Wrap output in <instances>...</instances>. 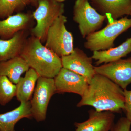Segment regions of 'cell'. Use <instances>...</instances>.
Masks as SVG:
<instances>
[{"label":"cell","mask_w":131,"mask_h":131,"mask_svg":"<svg viewBox=\"0 0 131 131\" xmlns=\"http://www.w3.org/2000/svg\"><path fill=\"white\" fill-rule=\"evenodd\" d=\"M56 1H57L58 2H63L64 1H65V0H56Z\"/></svg>","instance_id":"obj_24"},{"label":"cell","mask_w":131,"mask_h":131,"mask_svg":"<svg viewBox=\"0 0 131 131\" xmlns=\"http://www.w3.org/2000/svg\"><path fill=\"white\" fill-rule=\"evenodd\" d=\"M130 15H131V12Z\"/></svg>","instance_id":"obj_25"},{"label":"cell","mask_w":131,"mask_h":131,"mask_svg":"<svg viewBox=\"0 0 131 131\" xmlns=\"http://www.w3.org/2000/svg\"><path fill=\"white\" fill-rule=\"evenodd\" d=\"M20 56L39 77L54 78L63 68L61 57L32 35L27 38Z\"/></svg>","instance_id":"obj_2"},{"label":"cell","mask_w":131,"mask_h":131,"mask_svg":"<svg viewBox=\"0 0 131 131\" xmlns=\"http://www.w3.org/2000/svg\"><path fill=\"white\" fill-rule=\"evenodd\" d=\"M34 19L30 13H19L0 20V38L9 39L20 31L30 30Z\"/></svg>","instance_id":"obj_12"},{"label":"cell","mask_w":131,"mask_h":131,"mask_svg":"<svg viewBox=\"0 0 131 131\" xmlns=\"http://www.w3.org/2000/svg\"><path fill=\"white\" fill-rule=\"evenodd\" d=\"M131 52V37L118 47L106 50L93 52L91 58L97 66L108 63L121 59Z\"/></svg>","instance_id":"obj_16"},{"label":"cell","mask_w":131,"mask_h":131,"mask_svg":"<svg viewBox=\"0 0 131 131\" xmlns=\"http://www.w3.org/2000/svg\"><path fill=\"white\" fill-rule=\"evenodd\" d=\"M30 3H32L34 5H38V0H29Z\"/></svg>","instance_id":"obj_23"},{"label":"cell","mask_w":131,"mask_h":131,"mask_svg":"<svg viewBox=\"0 0 131 131\" xmlns=\"http://www.w3.org/2000/svg\"><path fill=\"white\" fill-rule=\"evenodd\" d=\"M131 27V19L127 17L114 20L105 27L87 36L84 47L91 51L106 50L114 46L115 40Z\"/></svg>","instance_id":"obj_3"},{"label":"cell","mask_w":131,"mask_h":131,"mask_svg":"<svg viewBox=\"0 0 131 131\" xmlns=\"http://www.w3.org/2000/svg\"><path fill=\"white\" fill-rule=\"evenodd\" d=\"M91 6L99 13L114 20L125 15H130L131 0H89Z\"/></svg>","instance_id":"obj_13"},{"label":"cell","mask_w":131,"mask_h":131,"mask_svg":"<svg viewBox=\"0 0 131 131\" xmlns=\"http://www.w3.org/2000/svg\"><path fill=\"white\" fill-rule=\"evenodd\" d=\"M16 84L6 76L0 75V105L5 106L16 96Z\"/></svg>","instance_id":"obj_20"},{"label":"cell","mask_w":131,"mask_h":131,"mask_svg":"<svg viewBox=\"0 0 131 131\" xmlns=\"http://www.w3.org/2000/svg\"><path fill=\"white\" fill-rule=\"evenodd\" d=\"M30 3L29 0H0V19L6 18L14 12L22 10Z\"/></svg>","instance_id":"obj_19"},{"label":"cell","mask_w":131,"mask_h":131,"mask_svg":"<svg viewBox=\"0 0 131 131\" xmlns=\"http://www.w3.org/2000/svg\"><path fill=\"white\" fill-rule=\"evenodd\" d=\"M96 74L105 76L123 90L131 83V57L94 66Z\"/></svg>","instance_id":"obj_8"},{"label":"cell","mask_w":131,"mask_h":131,"mask_svg":"<svg viewBox=\"0 0 131 131\" xmlns=\"http://www.w3.org/2000/svg\"><path fill=\"white\" fill-rule=\"evenodd\" d=\"M39 76L32 68H30L24 77H21L16 84V97L21 102L29 101L34 92L36 82Z\"/></svg>","instance_id":"obj_18"},{"label":"cell","mask_w":131,"mask_h":131,"mask_svg":"<svg viewBox=\"0 0 131 131\" xmlns=\"http://www.w3.org/2000/svg\"><path fill=\"white\" fill-rule=\"evenodd\" d=\"M107 18L94 8L89 0H76L73 8V19L78 24L83 38H86L100 29Z\"/></svg>","instance_id":"obj_6"},{"label":"cell","mask_w":131,"mask_h":131,"mask_svg":"<svg viewBox=\"0 0 131 131\" xmlns=\"http://www.w3.org/2000/svg\"><path fill=\"white\" fill-rule=\"evenodd\" d=\"M131 122L126 117L120 118L115 124L110 131H130Z\"/></svg>","instance_id":"obj_21"},{"label":"cell","mask_w":131,"mask_h":131,"mask_svg":"<svg viewBox=\"0 0 131 131\" xmlns=\"http://www.w3.org/2000/svg\"><path fill=\"white\" fill-rule=\"evenodd\" d=\"M30 101L21 102L18 107L9 112L0 114V131H15L16 123L22 119H31Z\"/></svg>","instance_id":"obj_15"},{"label":"cell","mask_w":131,"mask_h":131,"mask_svg":"<svg viewBox=\"0 0 131 131\" xmlns=\"http://www.w3.org/2000/svg\"><path fill=\"white\" fill-rule=\"evenodd\" d=\"M56 93L54 78L39 77L30 101L32 118L36 121L42 122L46 119L49 102Z\"/></svg>","instance_id":"obj_7"},{"label":"cell","mask_w":131,"mask_h":131,"mask_svg":"<svg viewBox=\"0 0 131 131\" xmlns=\"http://www.w3.org/2000/svg\"><path fill=\"white\" fill-rule=\"evenodd\" d=\"M30 68L26 61L19 56L0 62V75L6 76L13 83L16 84L21 75Z\"/></svg>","instance_id":"obj_17"},{"label":"cell","mask_w":131,"mask_h":131,"mask_svg":"<svg viewBox=\"0 0 131 131\" xmlns=\"http://www.w3.org/2000/svg\"><path fill=\"white\" fill-rule=\"evenodd\" d=\"M64 12V5L56 0H38V7L33 12L37 24L31 30V35L46 41L47 31L54 21Z\"/></svg>","instance_id":"obj_4"},{"label":"cell","mask_w":131,"mask_h":131,"mask_svg":"<svg viewBox=\"0 0 131 131\" xmlns=\"http://www.w3.org/2000/svg\"><path fill=\"white\" fill-rule=\"evenodd\" d=\"M89 118L84 122H75V131H110L114 125L115 115L109 111H89Z\"/></svg>","instance_id":"obj_11"},{"label":"cell","mask_w":131,"mask_h":131,"mask_svg":"<svg viewBox=\"0 0 131 131\" xmlns=\"http://www.w3.org/2000/svg\"><path fill=\"white\" fill-rule=\"evenodd\" d=\"M125 97V108L126 118L131 122V90H124Z\"/></svg>","instance_id":"obj_22"},{"label":"cell","mask_w":131,"mask_h":131,"mask_svg":"<svg viewBox=\"0 0 131 131\" xmlns=\"http://www.w3.org/2000/svg\"><path fill=\"white\" fill-rule=\"evenodd\" d=\"M30 32L29 30L20 31L9 39L0 38V62L20 56Z\"/></svg>","instance_id":"obj_14"},{"label":"cell","mask_w":131,"mask_h":131,"mask_svg":"<svg viewBox=\"0 0 131 131\" xmlns=\"http://www.w3.org/2000/svg\"><path fill=\"white\" fill-rule=\"evenodd\" d=\"M67 18L61 15L54 21L47 31L45 46L60 57L71 54L74 50V39L66 29Z\"/></svg>","instance_id":"obj_5"},{"label":"cell","mask_w":131,"mask_h":131,"mask_svg":"<svg viewBox=\"0 0 131 131\" xmlns=\"http://www.w3.org/2000/svg\"><path fill=\"white\" fill-rule=\"evenodd\" d=\"M54 80L56 93H73L81 97L86 91L89 84L84 77L63 68Z\"/></svg>","instance_id":"obj_9"},{"label":"cell","mask_w":131,"mask_h":131,"mask_svg":"<svg viewBox=\"0 0 131 131\" xmlns=\"http://www.w3.org/2000/svg\"><path fill=\"white\" fill-rule=\"evenodd\" d=\"M61 58L63 68L84 77L89 83L96 74L92 64L93 59L79 48H75L71 54Z\"/></svg>","instance_id":"obj_10"},{"label":"cell","mask_w":131,"mask_h":131,"mask_svg":"<svg viewBox=\"0 0 131 131\" xmlns=\"http://www.w3.org/2000/svg\"><path fill=\"white\" fill-rule=\"evenodd\" d=\"M84 106H91L98 112L121 113L125 108L124 90L108 78L96 74L77 105Z\"/></svg>","instance_id":"obj_1"}]
</instances>
